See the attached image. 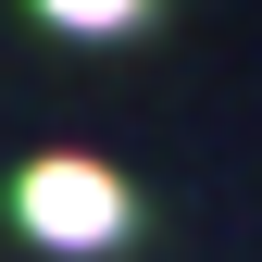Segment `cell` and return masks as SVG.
Segmentation results:
<instances>
[{
  "instance_id": "6da1fadb",
  "label": "cell",
  "mask_w": 262,
  "mask_h": 262,
  "mask_svg": "<svg viewBox=\"0 0 262 262\" xmlns=\"http://www.w3.org/2000/svg\"><path fill=\"white\" fill-rule=\"evenodd\" d=\"M13 212H25V237H50V250H113V237H125V175L50 150V162H25Z\"/></svg>"
},
{
  "instance_id": "7a4b0ae2",
  "label": "cell",
  "mask_w": 262,
  "mask_h": 262,
  "mask_svg": "<svg viewBox=\"0 0 262 262\" xmlns=\"http://www.w3.org/2000/svg\"><path fill=\"white\" fill-rule=\"evenodd\" d=\"M38 13H50V25H75V38H113V25H138V13H150V0H38Z\"/></svg>"
}]
</instances>
